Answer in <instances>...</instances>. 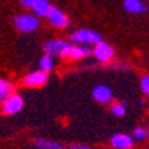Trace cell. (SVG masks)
I'll return each instance as SVG.
<instances>
[{"mask_svg":"<svg viewBox=\"0 0 149 149\" xmlns=\"http://www.w3.org/2000/svg\"><path fill=\"white\" fill-rule=\"evenodd\" d=\"M22 106H24L22 97L18 94H10L3 102V112L6 115H15L22 109Z\"/></svg>","mask_w":149,"mask_h":149,"instance_id":"5","label":"cell"},{"mask_svg":"<svg viewBox=\"0 0 149 149\" xmlns=\"http://www.w3.org/2000/svg\"><path fill=\"white\" fill-rule=\"evenodd\" d=\"M34 146L39 149H64V146L58 143V142H51V140H43V139H37L34 142Z\"/></svg>","mask_w":149,"mask_h":149,"instance_id":"13","label":"cell"},{"mask_svg":"<svg viewBox=\"0 0 149 149\" xmlns=\"http://www.w3.org/2000/svg\"><path fill=\"white\" fill-rule=\"evenodd\" d=\"M72 40L78 45H95L97 42L102 40V36L94 30L84 29V30H78L76 33H73Z\"/></svg>","mask_w":149,"mask_h":149,"instance_id":"1","label":"cell"},{"mask_svg":"<svg viewBox=\"0 0 149 149\" xmlns=\"http://www.w3.org/2000/svg\"><path fill=\"white\" fill-rule=\"evenodd\" d=\"M49 8H51V5H49L48 0H34V3L31 6L36 17H46Z\"/></svg>","mask_w":149,"mask_h":149,"instance_id":"11","label":"cell"},{"mask_svg":"<svg viewBox=\"0 0 149 149\" xmlns=\"http://www.w3.org/2000/svg\"><path fill=\"white\" fill-rule=\"evenodd\" d=\"M146 136H148V131L145 128H134L131 137H133V140H145Z\"/></svg>","mask_w":149,"mask_h":149,"instance_id":"17","label":"cell"},{"mask_svg":"<svg viewBox=\"0 0 149 149\" xmlns=\"http://www.w3.org/2000/svg\"><path fill=\"white\" fill-rule=\"evenodd\" d=\"M93 97H94L95 102L106 104V103H109L112 100V91L106 85H98V86H95V88L93 90Z\"/></svg>","mask_w":149,"mask_h":149,"instance_id":"10","label":"cell"},{"mask_svg":"<svg viewBox=\"0 0 149 149\" xmlns=\"http://www.w3.org/2000/svg\"><path fill=\"white\" fill-rule=\"evenodd\" d=\"M46 17H48L49 22H51L54 27H57V29H66V27L69 26V18H67V15L64 14V12H61L60 9L54 8V6L49 8Z\"/></svg>","mask_w":149,"mask_h":149,"instance_id":"6","label":"cell"},{"mask_svg":"<svg viewBox=\"0 0 149 149\" xmlns=\"http://www.w3.org/2000/svg\"><path fill=\"white\" fill-rule=\"evenodd\" d=\"M40 70H43V72H51L52 69H54V60H52V57L51 55H43L42 58H40Z\"/></svg>","mask_w":149,"mask_h":149,"instance_id":"15","label":"cell"},{"mask_svg":"<svg viewBox=\"0 0 149 149\" xmlns=\"http://www.w3.org/2000/svg\"><path fill=\"white\" fill-rule=\"evenodd\" d=\"M15 27L19 31L30 33V31H34L37 27H39V19H37L36 17H33V15L22 14V15H18L15 18Z\"/></svg>","mask_w":149,"mask_h":149,"instance_id":"2","label":"cell"},{"mask_svg":"<svg viewBox=\"0 0 149 149\" xmlns=\"http://www.w3.org/2000/svg\"><path fill=\"white\" fill-rule=\"evenodd\" d=\"M110 143H112V146H113L115 149H131L134 140H133L131 136H128L125 133H118V134H115L113 137H112Z\"/></svg>","mask_w":149,"mask_h":149,"instance_id":"9","label":"cell"},{"mask_svg":"<svg viewBox=\"0 0 149 149\" xmlns=\"http://www.w3.org/2000/svg\"><path fill=\"white\" fill-rule=\"evenodd\" d=\"M69 149H90V146L88 145H81V143H73V145H70Z\"/></svg>","mask_w":149,"mask_h":149,"instance_id":"19","label":"cell"},{"mask_svg":"<svg viewBox=\"0 0 149 149\" xmlns=\"http://www.w3.org/2000/svg\"><path fill=\"white\" fill-rule=\"evenodd\" d=\"M19 3H21L24 8H31L33 3H34V0H19Z\"/></svg>","mask_w":149,"mask_h":149,"instance_id":"20","label":"cell"},{"mask_svg":"<svg viewBox=\"0 0 149 149\" xmlns=\"http://www.w3.org/2000/svg\"><path fill=\"white\" fill-rule=\"evenodd\" d=\"M67 46V42L64 40H60V39H54V40H48L45 45H43V51L51 55V57H61V52L63 49Z\"/></svg>","mask_w":149,"mask_h":149,"instance_id":"8","label":"cell"},{"mask_svg":"<svg viewBox=\"0 0 149 149\" xmlns=\"http://www.w3.org/2000/svg\"><path fill=\"white\" fill-rule=\"evenodd\" d=\"M124 8L131 14H140V12L146 10V6L140 0H124Z\"/></svg>","mask_w":149,"mask_h":149,"instance_id":"12","label":"cell"},{"mask_svg":"<svg viewBox=\"0 0 149 149\" xmlns=\"http://www.w3.org/2000/svg\"><path fill=\"white\" fill-rule=\"evenodd\" d=\"M140 90H142L145 94L149 93V78H148V76H143V78H142V81H140Z\"/></svg>","mask_w":149,"mask_h":149,"instance_id":"18","label":"cell"},{"mask_svg":"<svg viewBox=\"0 0 149 149\" xmlns=\"http://www.w3.org/2000/svg\"><path fill=\"white\" fill-rule=\"evenodd\" d=\"M91 54V49L86 45H79V46H73L70 43H67V46L63 49L61 52V57L64 58H72V60H81L85 58Z\"/></svg>","mask_w":149,"mask_h":149,"instance_id":"3","label":"cell"},{"mask_svg":"<svg viewBox=\"0 0 149 149\" xmlns=\"http://www.w3.org/2000/svg\"><path fill=\"white\" fill-rule=\"evenodd\" d=\"M93 54H94V57L98 61H102V63H107V61H110L112 58H113L115 51H113V48H112L107 42H102L100 40V42L95 43Z\"/></svg>","mask_w":149,"mask_h":149,"instance_id":"4","label":"cell"},{"mask_svg":"<svg viewBox=\"0 0 149 149\" xmlns=\"http://www.w3.org/2000/svg\"><path fill=\"white\" fill-rule=\"evenodd\" d=\"M10 94H14V85L6 79H0V98L5 100Z\"/></svg>","mask_w":149,"mask_h":149,"instance_id":"14","label":"cell"},{"mask_svg":"<svg viewBox=\"0 0 149 149\" xmlns=\"http://www.w3.org/2000/svg\"><path fill=\"white\" fill-rule=\"evenodd\" d=\"M48 82V73L43 70H37L33 72L30 74H27L24 78V84L27 86H33V88H37V86H43Z\"/></svg>","mask_w":149,"mask_h":149,"instance_id":"7","label":"cell"},{"mask_svg":"<svg viewBox=\"0 0 149 149\" xmlns=\"http://www.w3.org/2000/svg\"><path fill=\"white\" fill-rule=\"evenodd\" d=\"M112 113H113L115 116H118V118H122L124 115H125V106L121 104V103H115L113 106H112Z\"/></svg>","mask_w":149,"mask_h":149,"instance_id":"16","label":"cell"}]
</instances>
